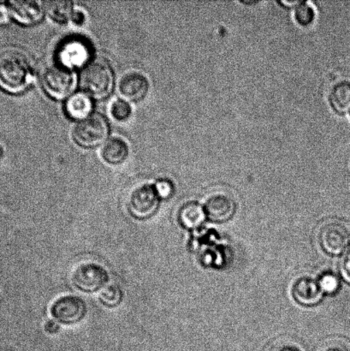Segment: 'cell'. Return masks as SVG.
Listing matches in <instances>:
<instances>
[{
    "label": "cell",
    "instance_id": "6da1fadb",
    "mask_svg": "<svg viewBox=\"0 0 350 351\" xmlns=\"http://www.w3.org/2000/svg\"><path fill=\"white\" fill-rule=\"evenodd\" d=\"M32 68L25 55L16 50L0 53V89L16 95L33 82Z\"/></svg>",
    "mask_w": 350,
    "mask_h": 351
},
{
    "label": "cell",
    "instance_id": "7a4b0ae2",
    "mask_svg": "<svg viewBox=\"0 0 350 351\" xmlns=\"http://www.w3.org/2000/svg\"><path fill=\"white\" fill-rule=\"evenodd\" d=\"M79 79L86 94L96 98L108 96L114 84V74L111 65L101 58L88 61L82 68Z\"/></svg>",
    "mask_w": 350,
    "mask_h": 351
},
{
    "label": "cell",
    "instance_id": "3957f363",
    "mask_svg": "<svg viewBox=\"0 0 350 351\" xmlns=\"http://www.w3.org/2000/svg\"><path fill=\"white\" fill-rule=\"evenodd\" d=\"M161 199L155 185H140L134 189L129 196V215L139 221L152 219L159 212Z\"/></svg>",
    "mask_w": 350,
    "mask_h": 351
},
{
    "label": "cell",
    "instance_id": "277c9868",
    "mask_svg": "<svg viewBox=\"0 0 350 351\" xmlns=\"http://www.w3.org/2000/svg\"><path fill=\"white\" fill-rule=\"evenodd\" d=\"M71 281L74 287L82 293L95 294L104 290L109 283L110 275L101 265L84 263L73 271Z\"/></svg>",
    "mask_w": 350,
    "mask_h": 351
},
{
    "label": "cell",
    "instance_id": "5b68a950",
    "mask_svg": "<svg viewBox=\"0 0 350 351\" xmlns=\"http://www.w3.org/2000/svg\"><path fill=\"white\" fill-rule=\"evenodd\" d=\"M108 133V121L99 114H91L80 120L72 130L75 142L84 147L99 146L106 139Z\"/></svg>",
    "mask_w": 350,
    "mask_h": 351
},
{
    "label": "cell",
    "instance_id": "8992f818",
    "mask_svg": "<svg viewBox=\"0 0 350 351\" xmlns=\"http://www.w3.org/2000/svg\"><path fill=\"white\" fill-rule=\"evenodd\" d=\"M40 82L45 91L51 97H66L74 88V75L71 69L56 63L49 64L41 72Z\"/></svg>",
    "mask_w": 350,
    "mask_h": 351
},
{
    "label": "cell",
    "instance_id": "52a82bcc",
    "mask_svg": "<svg viewBox=\"0 0 350 351\" xmlns=\"http://www.w3.org/2000/svg\"><path fill=\"white\" fill-rule=\"evenodd\" d=\"M87 304L77 295H66L56 299L50 307L51 315L54 321L63 326L79 324L87 316Z\"/></svg>",
    "mask_w": 350,
    "mask_h": 351
},
{
    "label": "cell",
    "instance_id": "ba28073f",
    "mask_svg": "<svg viewBox=\"0 0 350 351\" xmlns=\"http://www.w3.org/2000/svg\"><path fill=\"white\" fill-rule=\"evenodd\" d=\"M318 240L325 253L332 256H340L349 246L350 232L344 223L332 221L322 227Z\"/></svg>",
    "mask_w": 350,
    "mask_h": 351
},
{
    "label": "cell",
    "instance_id": "9c48e42d",
    "mask_svg": "<svg viewBox=\"0 0 350 351\" xmlns=\"http://www.w3.org/2000/svg\"><path fill=\"white\" fill-rule=\"evenodd\" d=\"M91 51L87 40L80 37H71L58 48V60L60 64L68 69L84 66L90 58Z\"/></svg>",
    "mask_w": 350,
    "mask_h": 351
},
{
    "label": "cell",
    "instance_id": "30bf717a",
    "mask_svg": "<svg viewBox=\"0 0 350 351\" xmlns=\"http://www.w3.org/2000/svg\"><path fill=\"white\" fill-rule=\"evenodd\" d=\"M149 90V82L140 72L130 71L120 79L118 92L126 101H139L145 98Z\"/></svg>",
    "mask_w": 350,
    "mask_h": 351
},
{
    "label": "cell",
    "instance_id": "8fae6325",
    "mask_svg": "<svg viewBox=\"0 0 350 351\" xmlns=\"http://www.w3.org/2000/svg\"><path fill=\"white\" fill-rule=\"evenodd\" d=\"M208 219L214 223H225L234 216L236 204L232 197L223 194L211 196L204 206Z\"/></svg>",
    "mask_w": 350,
    "mask_h": 351
},
{
    "label": "cell",
    "instance_id": "7c38bea8",
    "mask_svg": "<svg viewBox=\"0 0 350 351\" xmlns=\"http://www.w3.org/2000/svg\"><path fill=\"white\" fill-rule=\"evenodd\" d=\"M10 16L17 22L31 25L40 22L44 14V5L39 1L34 0H20V1L8 2Z\"/></svg>",
    "mask_w": 350,
    "mask_h": 351
},
{
    "label": "cell",
    "instance_id": "4fadbf2b",
    "mask_svg": "<svg viewBox=\"0 0 350 351\" xmlns=\"http://www.w3.org/2000/svg\"><path fill=\"white\" fill-rule=\"evenodd\" d=\"M292 295L298 304L306 307L320 304L324 297L318 282L310 277L300 278L296 281L292 288Z\"/></svg>",
    "mask_w": 350,
    "mask_h": 351
},
{
    "label": "cell",
    "instance_id": "5bb4252c",
    "mask_svg": "<svg viewBox=\"0 0 350 351\" xmlns=\"http://www.w3.org/2000/svg\"><path fill=\"white\" fill-rule=\"evenodd\" d=\"M204 206L200 202L192 201L185 203L178 211V223L187 230L198 229L207 219Z\"/></svg>",
    "mask_w": 350,
    "mask_h": 351
},
{
    "label": "cell",
    "instance_id": "9a60e30c",
    "mask_svg": "<svg viewBox=\"0 0 350 351\" xmlns=\"http://www.w3.org/2000/svg\"><path fill=\"white\" fill-rule=\"evenodd\" d=\"M129 149L128 144L118 137H112L106 141L101 150L102 159L106 163L118 166L128 159Z\"/></svg>",
    "mask_w": 350,
    "mask_h": 351
},
{
    "label": "cell",
    "instance_id": "2e32d148",
    "mask_svg": "<svg viewBox=\"0 0 350 351\" xmlns=\"http://www.w3.org/2000/svg\"><path fill=\"white\" fill-rule=\"evenodd\" d=\"M329 104L337 114L344 116L350 111V82L341 81L332 87Z\"/></svg>",
    "mask_w": 350,
    "mask_h": 351
},
{
    "label": "cell",
    "instance_id": "e0dca14e",
    "mask_svg": "<svg viewBox=\"0 0 350 351\" xmlns=\"http://www.w3.org/2000/svg\"><path fill=\"white\" fill-rule=\"evenodd\" d=\"M64 108L67 115L71 119H86L91 115L92 101L90 95L85 92L75 93L67 99Z\"/></svg>",
    "mask_w": 350,
    "mask_h": 351
},
{
    "label": "cell",
    "instance_id": "ac0fdd59",
    "mask_svg": "<svg viewBox=\"0 0 350 351\" xmlns=\"http://www.w3.org/2000/svg\"><path fill=\"white\" fill-rule=\"evenodd\" d=\"M44 8L51 19L60 23L68 22L75 10L73 2L68 0H51L44 3Z\"/></svg>",
    "mask_w": 350,
    "mask_h": 351
},
{
    "label": "cell",
    "instance_id": "d6986e66",
    "mask_svg": "<svg viewBox=\"0 0 350 351\" xmlns=\"http://www.w3.org/2000/svg\"><path fill=\"white\" fill-rule=\"evenodd\" d=\"M125 299V292L118 285H110L101 291L99 301L103 307L114 309L123 304Z\"/></svg>",
    "mask_w": 350,
    "mask_h": 351
},
{
    "label": "cell",
    "instance_id": "ffe728a7",
    "mask_svg": "<svg viewBox=\"0 0 350 351\" xmlns=\"http://www.w3.org/2000/svg\"><path fill=\"white\" fill-rule=\"evenodd\" d=\"M317 282L324 295H336L340 291V278L331 271L321 274Z\"/></svg>",
    "mask_w": 350,
    "mask_h": 351
},
{
    "label": "cell",
    "instance_id": "44dd1931",
    "mask_svg": "<svg viewBox=\"0 0 350 351\" xmlns=\"http://www.w3.org/2000/svg\"><path fill=\"white\" fill-rule=\"evenodd\" d=\"M316 13L314 6L303 0L295 10V19L301 26L308 27L314 22Z\"/></svg>",
    "mask_w": 350,
    "mask_h": 351
},
{
    "label": "cell",
    "instance_id": "7402d4cb",
    "mask_svg": "<svg viewBox=\"0 0 350 351\" xmlns=\"http://www.w3.org/2000/svg\"><path fill=\"white\" fill-rule=\"evenodd\" d=\"M132 106L125 99H116L111 106L112 118L118 122L127 121L132 116Z\"/></svg>",
    "mask_w": 350,
    "mask_h": 351
},
{
    "label": "cell",
    "instance_id": "603a6c76",
    "mask_svg": "<svg viewBox=\"0 0 350 351\" xmlns=\"http://www.w3.org/2000/svg\"><path fill=\"white\" fill-rule=\"evenodd\" d=\"M154 185H155L158 194H159L160 197L162 199H169L174 194V185L173 182L167 180V179H161Z\"/></svg>",
    "mask_w": 350,
    "mask_h": 351
},
{
    "label": "cell",
    "instance_id": "cb8c5ba5",
    "mask_svg": "<svg viewBox=\"0 0 350 351\" xmlns=\"http://www.w3.org/2000/svg\"><path fill=\"white\" fill-rule=\"evenodd\" d=\"M340 274L342 280L350 285V250L342 258L340 265Z\"/></svg>",
    "mask_w": 350,
    "mask_h": 351
},
{
    "label": "cell",
    "instance_id": "d4e9b609",
    "mask_svg": "<svg viewBox=\"0 0 350 351\" xmlns=\"http://www.w3.org/2000/svg\"><path fill=\"white\" fill-rule=\"evenodd\" d=\"M45 332L49 335H56L60 332V324L54 319H49L44 325Z\"/></svg>",
    "mask_w": 350,
    "mask_h": 351
},
{
    "label": "cell",
    "instance_id": "484cf974",
    "mask_svg": "<svg viewBox=\"0 0 350 351\" xmlns=\"http://www.w3.org/2000/svg\"><path fill=\"white\" fill-rule=\"evenodd\" d=\"M303 0H277V5L286 10L296 9Z\"/></svg>",
    "mask_w": 350,
    "mask_h": 351
},
{
    "label": "cell",
    "instance_id": "4316f807",
    "mask_svg": "<svg viewBox=\"0 0 350 351\" xmlns=\"http://www.w3.org/2000/svg\"><path fill=\"white\" fill-rule=\"evenodd\" d=\"M10 17H12V16H10L8 6L3 5V3H0V24L3 25V24L8 23Z\"/></svg>",
    "mask_w": 350,
    "mask_h": 351
},
{
    "label": "cell",
    "instance_id": "83f0119b",
    "mask_svg": "<svg viewBox=\"0 0 350 351\" xmlns=\"http://www.w3.org/2000/svg\"><path fill=\"white\" fill-rule=\"evenodd\" d=\"M271 351H301L299 347L293 343H284L273 347Z\"/></svg>",
    "mask_w": 350,
    "mask_h": 351
},
{
    "label": "cell",
    "instance_id": "f1b7e54d",
    "mask_svg": "<svg viewBox=\"0 0 350 351\" xmlns=\"http://www.w3.org/2000/svg\"><path fill=\"white\" fill-rule=\"evenodd\" d=\"M71 20L73 21L75 24L77 25H82L85 22V15L82 10H74L73 15H72Z\"/></svg>",
    "mask_w": 350,
    "mask_h": 351
},
{
    "label": "cell",
    "instance_id": "f546056e",
    "mask_svg": "<svg viewBox=\"0 0 350 351\" xmlns=\"http://www.w3.org/2000/svg\"><path fill=\"white\" fill-rule=\"evenodd\" d=\"M323 351H350L347 346L341 343H331L323 350Z\"/></svg>",
    "mask_w": 350,
    "mask_h": 351
},
{
    "label": "cell",
    "instance_id": "4dcf8cb0",
    "mask_svg": "<svg viewBox=\"0 0 350 351\" xmlns=\"http://www.w3.org/2000/svg\"><path fill=\"white\" fill-rule=\"evenodd\" d=\"M240 2L243 3V5H256V3H260V1H258V0H240Z\"/></svg>",
    "mask_w": 350,
    "mask_h": 351
},
{
    "label": "cell",
    "instance_id": "1f68e13d",
    "mask_svg": "<svg viewBox=\"0 0 350 351\" xmlns=\"http://www.w3.org/2000/svg\"><path fill=\"white\" fill-rule=\"evenodd\" d=\"M3 154H5V150H3V146L0 144V160L3 159Z\"/></svg>",
    "mask_w": 350,
    "mask_h": 351
},
{
    "label": "cell",
    "instance_id": "d6a6232c",
    "mask_svg": "<svg viewBox=\"0 0 350 351\" xmlns=\"http://www.w3.org/2000/svg\"><path fill=\"white\" fill-rule=\"evenodd\" d=\"M349 116H350V111H349Z\"/></svg>",
    "mask_w": 350,
    "mask_h": 351
}]
</instances>
